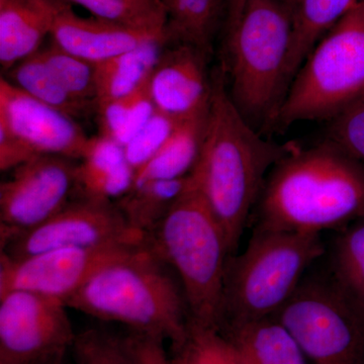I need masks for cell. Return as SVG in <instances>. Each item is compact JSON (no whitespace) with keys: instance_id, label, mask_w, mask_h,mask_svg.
Segmentation results:
<instances>
[{"instance_id":"obj_1","label":"cell","mask_w":364,"mask_h":364,"mask_svg":"<svg viewBox=\"0 0 364 364\" xmlns=\"http://www.w3.org/2000/svg\"><path fill=\"white\" fill-rule=\"evenodd\" d=\"M212 83L205 140L191 176L224 230L233 255L268 174L294 146L264 140L249 124L230 97L222 67L212 72Z\"/></svg>"},{"instance_id":"obj_2","label":"cell","mask_w":364,"mask_h":364,"mask_svg":"<svg viewBox=\"0 0 364 364\" xmlns=\"http://www.w3.org/2000/svg\"><path fill=\"white\" fill-rule=\"evenodd\" d=\"M364 217V166L327 141L293 150L268 174L256 230L321 234Z\"/></svg>"},{"instance_id":"obj_3","label":"cell","mask_w":364,"mask_h":364,"mask_svg":"<svg viewBox=\"0 0 364 364\" xmlns=\"http://www.w3.org/2000/svg\"><path fill=\"white\" fill-rule=\"evenodd\" d=\"M172 272L143 243L100 268L66 306L176 343L186 335L189 311Z\"/></svg>"},{"instance_id":"obj_4","label":"cell","mask_w":364,"mask_h":364,"mask_svg":"<svg viewBox=\"0 0 364 364\" xmlns=\"http://www.w3.org/2000/svg\"><path fill=\"white\" fill-rule=\"evenodd\" d=\"M291 38L293 11L279 0H247L226 32L228 92L261 135L274 129L286 97Z\"/></svg>"},{"instance_id":"obj_5","label":"cell","mask_w":364,"mask_h":364,"mask_svg":"<svg viewBox=\"0 0 364 364\" xmlns=\"http://www.w3.org/2000/svg\"><path fill=\"white\" fill-rule=\"evenodd\" d=\"M144 245L177 275L189 320L219 330L229 245L221 225L193 183L145 235Z\"/></svg>"},{"instance_id":"obj_6","label":"cell","mask_w":364,"mask_h":364,"mask_svg":"<svg viewBox=\"0 0 364 364\" xmlns=\"http://www.w3.org/2000/svg\"><path fill=\"white\" fill-rule=\"evenodd\" d=\"M324 253L320 234L255 229L245 251L228 257L219 330L274 316Z\"/></svg>"},{"instance_id":"obj_7","label":"cell","mask_w":364,"mask_h":364,"mask_svg":"<svg viewBox=\"0 0 364 364\" xmlns=\"http://www.w3.org/2000/svg\"><path fill=\"white\" fill-rule=\"evenodd\" d=\"M364 102V0L309 54L287 90L274 129L332 121Z\"/></svg>"},{"instance_id":"obj_8","label":"cell","mask_w":364,"mask_h":364,"mask_svg":"<svg viewBox=\"0 0 364 364\" xmlns=\"http://www.w3.org/2000/svg\"><path fill=\"white\" fill-rule=\"evenodd\" d=\"M274 317L310 364H364V311L329 275L301 279Z\"/></svg>"},{"instance_id":"obj_9","label":"cell","mask_w":364,"mask_h":364,"mask_svg":"<svg viewBox=\"0 0 364 364\" xmlns=\"http://www.w3.org/2000/svg\"><path fill=\"white\" fill-rule=\"evenodd\" d=\"M144 237L130 226L116 203L74 198L43 224L2 244L1 253L23 258L54 249L140 245Z\"/></svg>"},{"instance_id":"obj_10","label":"cell","mask_w":364,"mask_h":364,"mask_svg":"<svg viewBox=\"0 0 364 364\" xmlns=\"http://www.w3.org/2000/svg\"><path fill=\"white\" fill-rule=\"evenodd\" d=\"M65 303L26 291L0 296V364H45L76 338Z\"/></svg>"},{"instance_id":"obj_11","label":"cell","mask_w":364,"mask_h":364,"mask_svg":"<svg viewBox=\"0 0 364 364\" xmlns=\"http://www.w3.org/2000/svg\"><path fill=\"white\" fill-rule=\"evenodd\" d=\"M77 160L38 155L0 183V242L39 226L75 193Z\"/></svg>"},{"instance_id":"obj_12","label":"cell","mask_w":364,"mask_h":364,"mask_svg":"<svg viewBox=\"0 0 364 364\" xmlns=\"http://www.w3.org/2000/svg\"><path fill=\"white\" fill-rule=\"evenodd\" d=\"M140 245L54 249L23 258L1 253L0 296L26 291L66 304L100 268Z\"/></svg>"},{"instance_id":"obj_13","label":"cell","mask_w":364,"mask_h":364,"mask_svg":"<svg viewBox=\"0 0 364 364\" xmlns=\"http://www.w3.org/2000/svg\"><path fill=\"white\" fill-rule=\"evenodd\" d=\"M0 122L37 155L81 160L90 146L76 119L43 104L0 79Z\"/></svg>"},{"instance_id":"obj_14","label":"cell","mask_w":364,"mask_h":364,"mask_svg":"<svg viewBox=\"0 0 364 364\" xmlns=\"http://www.w3.org/2000/svg\"><path fill=\"white\" fill-rule=\"evenodd\" d=\"M207 53L186 44L167 46L147 81L157 111L179 121L205 114L212 98Z\"/></svg>"},{"instance_id":"obj_15","label":"cell","mask_w":364,"mask_h":364,"mask_svg":"<svg viewBox=\"0 0 364 364\" xmlns=\"http://www.w3.org/2000/svg\"><path fill=\"white\" fill-rule=\"evenodd\" d=\"M49 18L50 39L65 51L98 64L158 38L165 30L135 28L102 20L82 18L66 0H41ZM168 40V39H167Z\"/></svg>"},{"instance_id":"obj_16","label":"cell","mask_w":364,"mask_h":364,"mask_svg":"<svg viewBox=\"0 0 364 364\" xmlns=\"http://www.w3.org/2000/svg\"><path fill=\"white\" fill-rule=\"evenodd\" d=\"M135 178L136 170L127 160L123 146L112 139L95 136L78 162L76 198L116 202L130 193Z\"/></svg>"},{"instance_id":"obj_17","label":"cell","mask_w":364,"mask_h":364,"mask_svg":"<svg viewBox=\"0 0 364 364\" xmlns=\"http://www.w3.org/2000/svg\"><path fill=\"white\" fill-rule=\"evenodd\" d=\"M219 331L245 364H310L293 335L274 316L225 325Z\"/></svg>"},{"instance_id":"obj_18","label":"cell","mask_w":364,"mask_h":364,"mask_svg":"<svg viewBox=\"0 0 364 364\" xmlns=\"http://www.w3.org/2000/svg\"><path fill=\"white\" fill-rule=\"evenodd\" d=\"M50 37L41 0H11L0 6V65L6 72L36 54Z\"/></svg>"},{"instance_id":"obj_19","label":"cell","mask_w":364,"mask_h":364,"mask_svg":"<svg viewBox=\"0 0 364 364\" xmlns=\"http://www.w3.org/2000/svg\"><path fill=\"white\" fill-rule=\"evenodd\" d=\"M166 38H158L97 64V102L134 95L147 83L165 48Z\"/></svg>"},{"instance_id":"obj_20","label":"cell","mask_w":364,"mask_h":364,"mask_svg":"<svg viewBox=\"0 0 364 364\" xmlns=\"http://www.w3.org/2000/svg\"><path fill=\"white\" fill-rule=\"evenodd\" d=\"M358 0H299L293 14V38L287 59L286 90L309 54Z\"/></svg>"},{"instance_id":"obj_21","label":"cell","mask_w":364,"mask_h":364,"mask_svg":"<svg viewBox=\"0 0 364 364\" xmlns=\"http://www.w3.org/2000/svg\"><path fill=\"white\" fill-rule=\"evenodd\" d=\"M208 114V111L182 121L159 152L136 172L133 188L150 181H168L189 176L202 152Z\"/></svg>"},{"instance_id":"obj_22","label":"cell","mask_w":364,"mask_h":364,"mask_svg":"<svg viewBox=\"0 0 364 364\" xmlns=\"http://www.w3.org/2000/svg\"><path fill=\"white\" fill-rule=\"evenodd\" d=\"M169 45H191L210 55L223 0H161Z\"/></svg>"},{"instance_id":"obj_23","label":"cell","mask_w":364,"mask_h":364,"mask_svg":"<svg viewBox=\"0 0 364 364\" xmlns=\"http://www.w3.org/2000/svg\"><path fill=\"white\" fill-rule=\"evenodd\" d=\"M4 74V78L11 85L74 119H80L95 112V107L72 97L38 52L18 62Z\"/></svg>"},{"instance_id":"obj_24","label":"cell","mask_w":364,"mask_h":364,"mask_svg":"<svg viewBox=\"0 0 364 364\" xmlns=\"http://www.w3.org/2000/svg\"><path fill=\"white\" fill-rule=\"evenodd\" d=\"M193 183L191 174L181 178L150 181L135 186L114 203L130 226L145 236L157 226Z\"/></svg>"},{"instance_id":"obj_25","label":"cell","mask_w":364,"mask_h":364,"mask_svg":"<svg viewBox=\"0 0 364 364\" xmlns=\"http://www.w3.org/2000/svg\"><path fill=\"white\" fill-rule=\"evenodd\" d=\"M330 274L364 311V217L345 227L335 241Z\"/></svg>"},{"instance_id":"obj_26","label":"cell","mask_w":364,"mask_h":364,"mask_svg":"<svg viewBox=\"0 0 364 364\" xmlns=\"http://www.w3.org/2000/svg\"><path fill=\"white\" fill-rule=\"evenodd\" d=\"M168 354L171 364H245L219 330L191 320L186 335L170 344Z\"/></svg>"},{"instance_id":"obj_27","label":"cell","mask_w":364,"mask_h":364,"mask_svg":"<svg viewBox=\"0 0 364 364\" xmlns=\"http://www.w3.org/2000/svg\"><path fill=\"white\" fill-rule=\"evenodd\" d=\"M38 53L72 97L95 107L97 64L65 51L52 40L44 44Z\"/></svg>"},{"instance_id":"obj_28","label":"cell","mask_w":364,"mask_h":364,"mask_svg":"<svg viewBox=\"0 0 364 364\" xmlns=\"http://www.w3.org/2000/svg\"><path fill=\"white\" fill-rule=\"evenodd\" d=\"M95 18L135 28L166 31L167 16L161 0H66Z\"/></svg>"},{"instance_id":"obj_29","label":"cell","mask_w":364,"mask_h":364,"mask_svg":"<svg viewBox=\"0 0 364 364\" xmlns=\"http://www.w3.org/2000/svg\"><path fill=\"white\" fill-rule=\"evenodd\" d=\"M70 354L73 364H138L126 334L97 328L78 333Z\"/></svg>"},{"instance_id":"obj_30","label":"cell","mask_w":364,"mask_h":364,"mask_svg":"<svg viewBox=\"0 0 364 364\" xmlns=\"http://www.w3.org/2000/svg\"><path fill=\"white\" fill-rule=\"evenodd\" d=\"M181 122L157 111L142 130L124 146L127 160L136 172L159 152Z\"/></svg>"},{"instance_id":"obj_31","label":"cell","mask_w":364,"mask_h":364,"mask_svg":"<svg viewBox=\"0 0 364 364\" xmlns=\"http://www.w3.org/2000/svg\"><path fill=\"white\" fill-rule=\"evenodd\" d=\"M325 141L364 166V102L328 122Z\"/></svg>"},{"instance_id":"obj_32","label":"cell","mask_w":364,"mask_h":364,"mask_svg":"<svg viewBox=\"0 0 364 364\" xmlns=\"http://www.w3.org/2000/svg\"><path fill=\"white\" fill-rule=\"evenodd\" d=\"M157 112L154 102L151 100L147 90V83L134 95L130 109L127 114L123 128L117 134L116 142L119 145H127L150 121Z\"/></svg>"},{"instance_id":"obj_33","label":"cell","mask_w":364,"mask_h":364,"mask_svg":"<svg viewBox=\"0 0 364 364\" xmlns=\"http://www.w3.org/2000/svg\"><path fill=\"white\" fill-rule=\"evenodd\" d=\"M38 156L6 124L0 122V170H14Z\"/></svg>"},{"instance_id":"obj_34","label":"cell","mask_w":364,"mask_h":364,"mask_svg":"<svg viewBox=\"0 0 364 364\" xmlns=\"http://www.w3.org/2000/svg\"><path fill=\"white\" fill-rule=\"evenodd\" d=\"M138 364H171L165 340L144 333L129 331L126 334Z\"/></svg>"},{"instance_id":"obj_35","label":"cell","mask_w":364,"mask_h":364,"mask_svg":"<svg viewBox=\"0 0 364 364\" xmlns=\"http://www.w3.org/2000/svg\"><path fill=\"white\" fill-rule=\"evenodd\" d=\"M246 1L247 0H225V11H226L225 28H226V32L238 21Z\"/></svg>"},{"instance_id":"obj_36","label":"cell","mask_w":364,"mask_h":364,"mask_svg":"<svg viewBox=\"0 0 364 364\" xmlns=\"http://www.w3.org/2000/svg\"><path fill=\"white\" fill-rule=\"evenodd\" d=\"M70 353L62 354V355L57 356L53 358L52 360L48 361L45 364H73L72 360H69L68 355Z\"/></svg>"},{"instance_id":"obj_37","label":"cell","mask_w":364,"mask_h":364,"mask_svg":"<svg viewBox=\"0 0 364 364\" xmlns=\"http://www.w3.org/2000/svg\"><path fill=\"white\" fill-rule=\"evenodd\" d=\"M280 2H282V4H284V6H287V7H289V9L294 11V9H296V4H298L299 0H279Z\"/></svg>"},{"instance_id":"obj_38","label":"cell","mask_w":364,"mask_h":364,"mask_svg":"<svg viewBox=\"0 0 364 364\" xmlns=\"http://www.w3.org/2000/svg\"><path fill=\"white\" fill-rule=\"evenodd\" d=\"M11 1V0H0V6H4L6 2Z\"/></svg>"},{"instance_id":"obj_39","label":"cell","mask_w":364,"mask_h":364,"mask_svg":"<svg viewBox=\"0 0 364 364\" xmlns=\"http://www.w3.org/2000/svg\"><path fill=\"white\" fill-rule=\"evenodd\" d=\"M141 1H150V0H141Z\"/></svg>"}]
</instances>
